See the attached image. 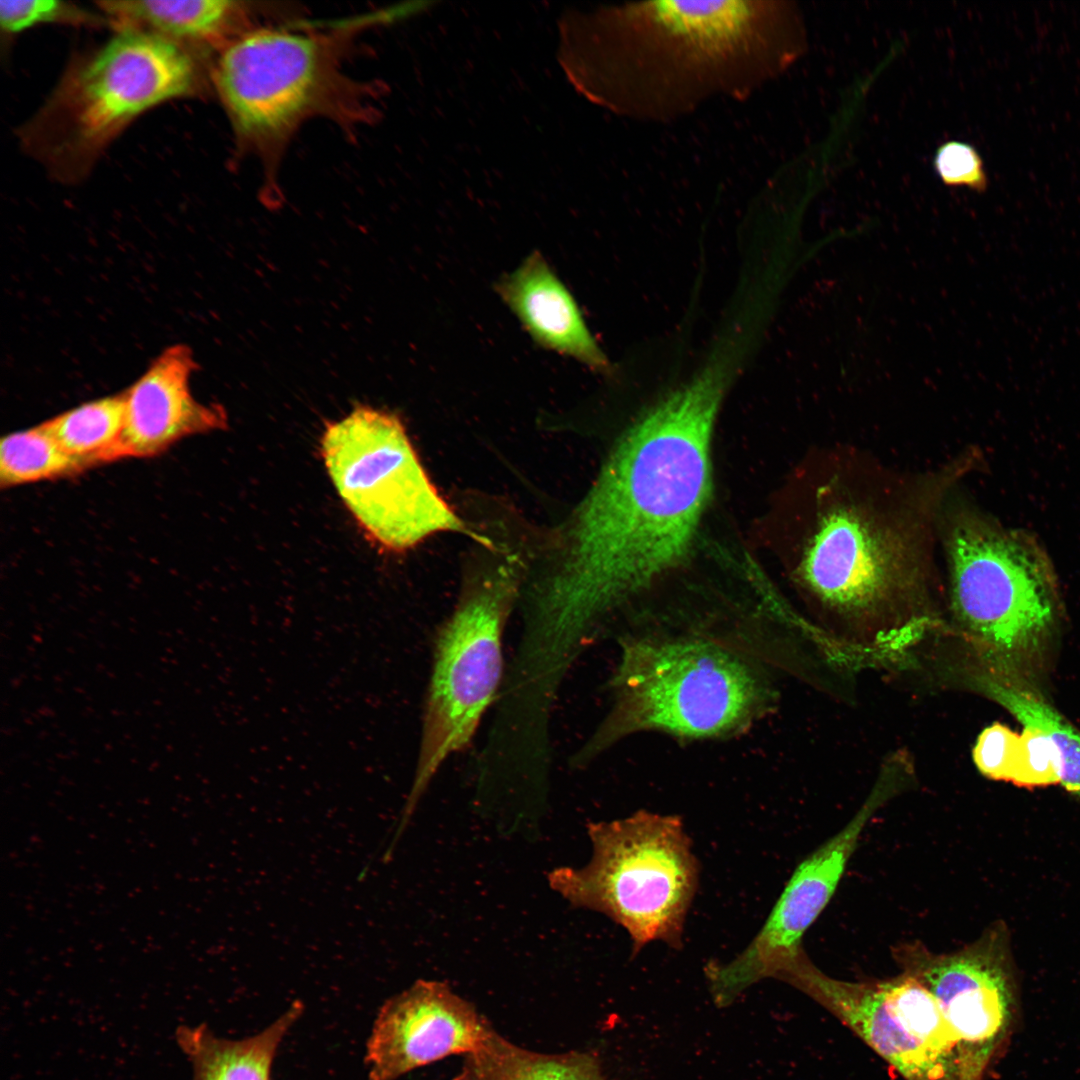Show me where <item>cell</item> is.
Masks as SVG:
<instances>
[{"label":"cell","mask_w":1080,"mask_h":1080,"mask_svg":"<svg viewBox=\"0 0 1080 1080\" xmlns=\"http://www.w3.org/2000/svg\"><path fill=\"white\" fill-rule=\"evenodd\" d=\"M495 289L538 344L592 369L609 368L572 295L538 251L499 279Z\"/></svg>","instance_id":"16"},{"label":"cell","mask_w":1080,"mask_h":1080,"mask_svg":"<svg viewBox=\"0 0 1080 1080\" xmlns=\"http://www.w3.org/2000/svg\"><path fill=\"white\" fill-rule=\"evenodd\" d=\"M518 585L501 568L471 585L436 634L416 770L399 823L407 826L438 770L472 740L505 676L503 635Z\"/></svg>","instance_id":"10"},{"label":"cell","mask_w":1080,"mask_h":1080,"mask_svg":"<svg viewBox=\"0 0 1080 1080\" xmlns=\"http://www.w3.org/2000/svg\"><path fill=\"white\" fill-rule=\"evenodd\" d=\"M612 706L572 761L583 765L620 739L660 731L687 739L732 736L774 701L768 681L744 657L691 636H637L621 643Z\"/></svg>","instance_id":"5"},{"label":"cell","mask_w":1080,"mask_h":1080,"mask_svg":"<svg viewBox=\"0 0 1080 1080\" xmlns=\"http://www.w3.org/2000/svg\"><path fill=\"white\" fill-rule=\"evenodd\" d=\"M717 361L624 432L580 504L558 568L534 588L519 648L566 673L605 616L688 557L712 493L711 440L728 383Z\"/></svg>","instance_id":"1"},{"label":"cell","mask_w":1080,"mask_h":1080,"mask_svg":"<svg viewBox=\"0 0 1080 1080\" xmlns=\"http://www.w3.org/2000/svg\"><path fill=\"white\" fill-rule=\"evenodd\" d=\"M303 1012L296 1000L263 1030L242 1039L219 1037L205 1024L183 1025L177 1042L192 1064L193 1080H271L277 1051Z\"/></svg>","instance_id":"18"},{"label":"cell","mask_w":1080,"mask_h":1080,"mask_svg":"<svg viewBox=\"0 0 1080 1080\" xmlns=\"http://www.w3.org/2000/svg\"><path fill=\"white\" fill-rule=\"evenodd\" d=\"M945 563L944 640L956 643L948 669L1013 673L1042 648L1057 607L1053 566L1039 543L968 504L946 500L939 519Z\"/></svg>","instance_id":"4"},{"label":"cell","mask_w":1080,"mask_h":1080,"mask_svg":"<svg viewBox=\"0 0 1080 1080\" xmlns=\"http://www.w3.org/2000/svg\"><path fill=\"white\" fill-rule=\"evenodd\" d=\"M83 469L60 448L42 424L12 433L1 440L2 487L57 478Z\"/></svg>","instance_id":"22"},{"label":"cell","mask_w":1080,"mask_h":1080,"mask_svg":"<svg viewBox=\"0 0 1080 1080\" xmlns=\"http://www.w3.org/2000/svg\"><path fill=\"white\" fill-rule=\"evenodd\" d=\"M492 1026L449 985L418 980L381 1006L368 1037L369 1080H396L445 1057L476 1051Z\"/></svg>","instance_id":"13"},{"label":"cell","mask_w":1080,"mask_h":1080,"mask_svg":"<svg viewBox=\"0 0 1080 1080\" xmlns=\"http://www.w3.org/2000/svg\"><path fill=\"white\" fill-rule=\"evenodd\" d=\"M590 861L558 867L547 879L572 906L604 914L625 929L636 955L653 941L683 944L700 865L682 819L638 810L587 825Z\"/></svg>","instance_id":"7"},{"label":"cell","mask_w":1080,"mask_h":1080,"mask_svg":"<svg viewBox=\"0 0 1080 1080\" xmlns=\"http://www.w3.org/2000/svg\"><path fill=\"white\" fill-rule=\"evenodd\" d=\"M96 4L118 30L150 33L192 52L221 51L248 31L251 11L246 3L229 0H111Z\"/></svg>","instance_id":"17"},{"label":"cell","mask_w":1080,"mask_h":1080,"mask_svg":"<svg viewBox=\"0 0 1080 1080\" xmlns=\"http://www.w3.org/2000/svg\"><path fill=\"white\" fill-rule=\"evenodd\" d=\"M320 450L339 497L379 547L402 552L438 532L487 542L438 493L396 415L359 406L326 425Z\"/></svg>","instance_id":"9"},{"label":"cell","mask_w":1080,"mask_h":1080,"mask_svg":"<svg viewBox=\"0 0 1080 1080\" xmlns=\"http://www.w3.org/2000/svg\"><path fill=\"white\" fill-rule=\"evenodd\" d=\"M1062 755L1044 732L1024 727L1008 781L1023 787L1060 784Z\"/></svg>","instance_id":"23"},{"label":"cell","mask_w":1080,"mask_h":1080,"mask_svg":"<svg viewBox=\"0 0 1080 1080\" xmlns=\"http://www.w3.org/2000/svg\"><path fill=\"white\" fill-rule=\"evenodd\" d=\"M559 62L592 103L666 123L715 98L745 100L801 54L792 2L661 0L569 10Z\"/></svg>","instance_id":"3"},{"label":"cell","mask_w":1080,"mask_h":1080,"mask_svg":"<svg viewBox=\"0 0 1080 1080\" xmlns=\"http://www.w3.org/2000/svg\"><path fill=\"white\" fill-rule=\"evenodd\" d=\"M451 1080H608L591 1052L544 1054L508 1041L494 1029L465 1056Z\"/></svg>","instance_id":"19"},{"label":"cell","mask_w":1080,"mask_h":1080,"mask_svg":"<svg viewBox=\"0 0 1080 1080\" xmlns=\"http://www.w3.org/2000/svg\"><path fill=\"white\" fill-rule=\"evenodd\" d=\"M903 784L885 770L853 818L794 870L762 928L734 959L704 968L716 1005H730L744 990L776 978L804 950L802 938L835 893L863 829Z\"/></svg>","instance_id":"11"},{"label":"cell","mask_w":1080,"mask_h":1080,"mask_svg":"<svg viewBox=\"0 0 1080 1080\" xmlns=\"http://www.w3.org/2000/svg\"><path fill=\"white\" fill-rule=\"evenodd\" d=\"M197 368L188 346H170L123 393L124 425L116 459L153 456L183 437L227 425L222 407L193 397L190 378Z\"/></svg>","instance_id":"15"},{"label":"cell","mask_w":1080,"mask_h":1080,"mask_svg":"<svg viewBox=\"0 0 1080 1080\" xmlns=\"http://www.w3.org/2000/svg\"><path fill=\"white\" fill-rule=\"evenodd\" d=\"M85 8L59 0L0 1V23L8 33H17L42 23L98 27L108 22Z\"/></svg>","instance_id":"24"},{"label":"cell","mask_w":1080,"mask_h":1080,"mask_svg":"<svg viewBox=\"0 0 1080 1080\" xmlns=\"http://www.w3.org/2000/svg\"><path fill=\"white\" fill-rule=\"evenodd\" d=\"M192 53L150 33L118 30L70 67L25 129V144L57 176H80L138 115L199 91Z\"/></svg>","instance_id":"6"},{"label":"cell","mask_w":1080,"mask_h":1080,"mask_svg":"<svg viewBox=\"0 0 1080 1080\" xmlns=\"http://www.w3.org/2000/svg\"><path fill=\"white\" fill-rule=\"evenodd\" d=\"M968 464L961 456L910 473L852 449H824L796 574L830 659L913 664L942 629L939 519Z\"/></svg>","instance_id":"2"},{"label":"cell","mask_w":1080,"mask_h":1080,"mask_svg":"<svg viewBox=\"0 0 1080 1080\" xmlns=\"http://www.w3.org/2000/svg\"><path fill=\"white\" fill-rule=\"evenodd\" d=\"M995 933L952 953L903 944L895 959L939 1003L959 1047L961 1080H982L1010 1029L1014 998Z\"/></svg>","instance_id":"12"},{"label":"cell","mask_w":1080,"mask_h":1080,"mask_svg":"<svg viewBox=\"0 0 1080 1080\" xmlns=\"http://www.w3.org/2000/svg\"><path fill=\"white\" fill-rule=\"evenodd\" d=\"M858 1035L904 1080H961L958 1064L917 1039L895 1012L880 982H849L826 975L802 952L780 974Z\"/></svg>","instance_id":"14"},{"label":"cell","mask_w":1080,"mask_h":1080,"mask_svg":"<svg viewBox=\"0 0 1080 1080\" xmlns=\"http://www.w3.org/2000/svg\"><path fill=\"white\" fill-rule=\"evenodd\" d=\"M1020 735L994 722L978 735L972 758L978 771L992 780L1008 781Z\"/></svg>","instance_id":"26"},{"label":"cell","mask_w":1080,"mask_h":1080,"mask_svg":"<svg viewBox=\"0 0 1080 1080\" xmlns=\"http://www.w3.org/2000/svg\"><path fill=\"white\" fill-rule=\"evenodd\" d=\"M933 164L947 186L966 187L977 192H984L988 187L983 159L969 143L952 140L941 144Z\"/></svg>","instance_id":"25"},{"label":"cell","mask_w":1080,"mask_h":1080,"mask_svg":"<svg viewBox=\"0 0 1080 1080\" xmlns=\"http://www.w3.org/2000/svg\"><path fill=\"white\" fill-rule=\"evenodd\" d=\"M124 394L91 401L42 423L84 469L116 459L124 425Z\"/></svg>","instance_id":"21"},{"label":"cell","mask_w":1080,"mask_h":1080,"mask_svg":"<svg viewBox=\"0 0 1080 1080\" xmlns=\"http://www.w3.org/2000/svg\"><path fill=\"white\" fill-rule=\"evenodd\" d=\"M212 81L238 143L265 163L305 120L344 113L341 100L354 90L335 40L275 28L248 30L225 46Z\"/></svg>","instance_id":"8"},{"label":"cell","mask_w":1080,"mask_h":1080,"mask_svg":"<svg viewBox=\"0 0 1080 1080\" xmlns=\"http://www.w3.org/2000/svg\"><path fill=\"white\" fill-rule=\"evenodd\" d=\"M963 686L997 702L1025 727L1051 737L1062 755L1060 784L1080 796V732L1040 696L1016 681L1013 673L981 669L956 674Z\"/></svg>","instance_id":"20"}]
</instances>
